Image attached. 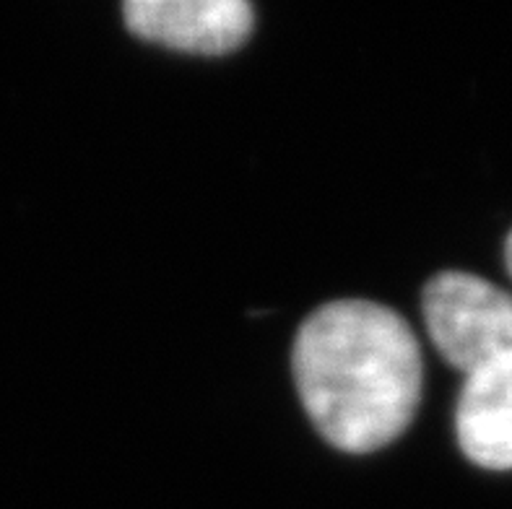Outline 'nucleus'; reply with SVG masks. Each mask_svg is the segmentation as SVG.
<instances>
[{
    "instance_id": "f03ea898",
    "label": "nucleus",
    "mask_w": 512,
    "mask_h": 509,
    "mask_svg": "<svg viewBox=\"0 0 512 509\" xmlns=\"http://www.w3.org/2000/svg\"><path fill=\"white\" fill-rule=\"evenodd\" d=\"M422 310L442 359L466 377L512 351V294L487 278L440 273L424 286Z\"/></svg>"
},
{
    "instance_id": "20e7f679",
    "label": "nucleus",
    "mask_w": 512,
    "mask_h": 509,
    "mask_svg": "<svg viewBox=\"0 0 512 509\" xmlns=\"http://www.w3.org/2000/svg\"><path fill=\"white\" fill-rule=\"evenodd\" d=\"M463 455L487 471H512V351L468 374L455 406Z\"/></svg>"
},
{
    "instance_id": "39448f33",
    "label": "nucleus",
    "mask_w": 512,
    "mask_h": 509,
    "mask_svg": "<svg viewBox=\"0 0 512 509\" xmlns=\"http://www.w3.org/2000/svg\"><path fill=\"white\" fill-rule=\"evenodd\" d=\"M505 263H507V271H510V278H512V232L507 234V242H505Z\"/></svg>"
},
{
    "instance_id": "7ed1b4c3",
    "label": "nucleus",
    "mask_w": 512,
    "mask_h": 509,
    "mask_svg": "<svg viewBox=\"0 0 512 509\" xmlns=\"http://www.w3.org/2000/svg\"><path fill=\"white\" fill-rule=\"evenodd\" d=\"M130 32L169 50L227 55L253 32V6L245 0H128Z\"/></svg>"
},
{
    "instance_id": "f257e3e1",
    "label": "nucleus",
    "mask_w": 512,
    "mask_h": 509,
    "mask_svg": "<svg viewBox=\"0 0 512 509\" xmlns=\"http://www.w3.org/2000/svg\"><path fill=\"white\" fill-rule=\"evenodd\" d=\"M307 416L325 442L367 455L414 421L422 398V348L396 310L338 299L307 317L292 348Z\"/></svg>"
}]
</instances>
